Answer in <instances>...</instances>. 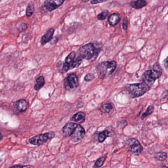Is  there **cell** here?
<instances>
[{
  "label": "cell",
  "instance_id": "obj_1",
  "mask_svg": "<svg viewBox=\"0 0 168 168\" xmlns=\"http://www.w3.org/2000/svg\"><path fill=\"white\" fill-rule=\"evenodd\" d=\"M102 48V43L99 42L88 43L81 47L79 55L81 58L92 62L97 58Z\"/></svg>",
  "mask_w": 168,
  "mask_h": 168
},
{
  "label": "cell",
  "instance_id": "obj_2",
  "mask_svg": "<svg viewBox=\"0 0 168 168\" xmlns=\"http://www.w3.org/2000/svg\"><path fill=\"white\" fill-rule=\"evenodd\" d=\"M162 70L160 65L156 63L153 66L152 70H148L143 74L142 79L143 82L151 87L157 79L161 76Z\"/></svg>",
  "mask_w": 168,
  "mask_h": 168
},
{
  "label": "cell",
  "instance_id": "obj_3",
  "mask_svg": "<svg viewBox=\"0 0 168 168\" xmlns=\"http://www.w3.org/2000/svg\"><path fill=\"white\" fill-rule=\"evenodd\" d=\"M82 62V58L78 56L75 52L73 51L67 56L62 68V72L66 73L68 70L79 67Z\"/></svg>",
  "mask_w": 168,
  "mask_h": 168
},
{
  "label": "cell",
  "instance_id": "obj_4",
  "mask_svg": "<svg viewBox=\"0 0 168 168\" xmlns=\"http://www.w3.org/2000/svg\"><path fill=\"white\" fill-rule=\"evenodd\" d=\"M150 89V86L145 82L129 85L128 86V92L132 98H137L144 95Z\"/></svg>",
  "mask_w": 168,
  "mask_h": 168
},
{
  "label": "cell",
  "instance_id": "obj_5",
  "mask_svg": "<svg viewBox=\"0 0 168 168\" xmlns=\"http://www.w3.org/2000/svg\"><path fill=\"white\" fill-rule=\"evenodd\" d=\"M116 68V61H104L97 66V72L100 78H106L114 72Z\"/></svg>",
  "mask_w": 168,
  "mask_h": 168
},
{
  "label": "cell",
  "instance_id": "obj_6",
  "mask_svg": "<svg viewBox=\"0 0 168 168\" xmlns=\"http://www.w3.org/2000/svg\"><path fill=\"white\" fill-rule=\"evenodd\" d=\"M55 135V133L53 132L41 134L30 138L29 140V143L35 146H40L47 143L49 139L53 138Z\"/></svg>",
  "mask_w": 168,
  "mask_h": 168
},
{
  "label": "cell",
  "instance_id": "obj_7",
  "mask_svg": "<svg viewBox=\"0 0 168 168\" xmlns=\"http://www.w3.org/2000/svg\"><path fill=\"white\" fill-rule=\"evenodd\" d=\"M64 85L65 88L68 90L76 89L79 85V79L76 74L72 73L68 75L65 79Z\"/></svg>",
  "mask_w": 168,
  "mask_h": 168
},
{
  "label": "cell",
  "instance_id": "obj_8",
  "mask_svg": "<svg viewBox=\"0 0 168 168\" xmlns=\"http://www.w3.org/2000/svg\"><path fill=\"white\" fill-rule=\"evenodd\" d=\"M126 144L129 151L134 155H139L143 150V148L140 143L135 138H131L128 139Z\"/></svg>",
  "mask_w": 168,
  "mask_h": 168
},
{
  "label": "cell",
  "instance_id": "obj_9",
  "mask_svg": "<svg viewBox=\"0 0 168 168\" xmlns=\"http://www.w3.org/2000/svg\"><path fill=\"white\" fill-rule=\"evenodd\" d=\"M85 135V131L84 127L79 124L76 123L75 126L74 127L72 130L70 137L73 142L76 143L83 139Z\"/></svg>",
  "mask_w": 168,
  "mask_h": 168
},
{
  "label": "cell",
  "instance_id": "obj_10",
  "mask_svg": "<svg viewBox=\"0 0 168 168\" xmlns=\"http://www.w3.org/2000/svg\"><path fill=\"white\" fill-rule=\"evenodd\" d=\"M65 0H45L44 7L49 11H52L61 6Z\"/></svg>",
  "mask_w": 168,
  "mask_h": 168
},
{
  "label": "cell",
  "instance_id": "obj_11",
  "mask_svg": "<svg viewBox=\"0 0 168 168\" xmlns=\"http://www.w3.org/2000/svg\"><path fill=\"white\" fill-rule=\"evenodd\" d=\"M29 107L28 102L26 100L20 99L17 101L14 104V107L20 112H24L27 110Z\"/></svg>",
  "mask_w": 168,
  "mask_h": 168
},
{
  "label": "cell",
  "instance_id": "obj_12",
  "mask_svg": "<svg viewBox=\"0 0 168 168\" xmlns=\"http://www.w3.org/2000/svg\"><path fill=\"white\" fill-rule=\"evenodd\" d=\"M54 33V29L53 28H50L47 31V32L42 37L41 39V43L42 45H45L46 43L50 42L52 38Z\"/></svg>",
  "mask_w": 168,
  "mask_h": 168
},
{
  "label": "cell",
  "instance_id": "obj_13",
  "mask_svg": "<svg viewBox=\"0 0 168 168\" xmlns=\"http://www.w3.org/2000/svg\"><path fill=\"white\" fill-rule=\"evenodd\" d=\"M120 20V17L117 13H112L108 18V22L110 25L115 26L117 25Z\"/></svg>",
  "mask_w": 168,
  "mask_h": 168
},
{
  "label": "cell",
  "instance_id": "obj_14",
  "mask_svg": "<svg viewBox=\"0 0 168 168\" xmlns=\"http://www.w3.org/2000/svg\"><path fill=\"white\" fill-rule=\"evenodd\" d=\"M113 132H111L110 130H106L100 133L98 135V139L100 143H102L105 141L107 137L113 135Z\"/></svg>",
  "mask_w": 168,
  "mask_h": 168
},
{
  "label": "cell",
  "instance_id": "obj_15",
  "mask_svg": "<svg viewBox=\"0 0 168 168\" xmlns=\"http://www.w3.org/2000/svg\"><path fill=\"white\" fill-rule=\"evenodd\" d=\"M86 119V115L82 112H79L75 113L72 116V120L79 123H84Z\"/></svg>",
  "mask_w": 168,
  "mask_h": 168
},
{
  "label": "cell",
  "instance_id": "obj_16",
  "mask_svg": "<svg viewBox=\"0 0 168 168\" xmlns=\"http://www.w3.org/2000/svg\"><path fill=\"white\" fill-rule=\"evenodd\" d=\"M148 2L146 0H137L136 1L131 2L130 6L135 9H140L147 6Z\"/></svg>",
  "mask_w": 168,
  "mask_h": 168
},
{
  "label": "cell",
  "instance_id": "obj_17",
  "mask_svg": "<svg viewBox=\"0 0 168 168\" xmlns=\"http://www.w3.org/2000/svg\"><path fill=\"white\" fill-rule=\"evenodd\" d=\"M36 84L34 86L35 90L39 91L43 88L45 84V79L43 76H40L36 80Z\"/></svg>",
  "mask_w": 168,
  "mask_h": 168
},
{
  "label": "cell",
  "instance_id": "obj_18",
  "mask_svg": "<svg viewBox=\"0 0 168 168\" xmlns=\"http://www.w3.org/2000/svg\"><path fill=\"white\" fill-rule=\"evenodd\" d=\"M155 158L159 161H165L167 159V154L164 152H159L155 154Z\"/></svg>",
  "mask_w": 168,
  "mask_h": 168
},
{
  "label": "cell",
  "instance_id": "obj_19",
  "mask_svg": "<svg viewBox=\"0 0 168 168\" xmlns=\"http://www.w3.org/2000/svg\"><path fill=\"white\" fill-rule=\"evenodd\" d=\"M113 107L112 105L110 103L104 104L101 107V111L104 113H108L112 110Z\"/></svg>",
  "mask_w": 168,
  "mask_h": 168
},
{
  "label": "cell",
  "instance_id": "obj_20",
  "mask_svg": "<svg viewBox=\"0 0 168 168\" xmlns=\"http://www.w3.org/2000/svg\"><path fill=\"white\" fill-rule=\"evenodd\" d=\"M154 109V107L153 106H150L148 107L146 111L142 115V119H144V118L148 117V116H149V115H152V113L153 112Z\"/></svg>",
  "mask_w": 168,
  "mask_h": 168
},
{
  "label": "cell",
  "instance_id": "obj_21",
  "mask_svg": "<svg viewBox=\"0 0 168 168\" xmlns=\"http://www.w3.org/2000/svg\"><path fill=\"white\" fill-rule=\"evenodd\" d=\"M34 11V7L32 4H29L27 7L26 16L27 17H31Z\"/></svg>",
  "mask_w": 168,
  "mask_h": 168
},
{
  "label": "cell",
  "instance_id": "obj_22",
  "mask_svg": "<svg viewBox=\"0 0 168 168\" xmlns=\"http://www.w3.org/2000/svg\"><path fill=\"white\" fill-rule=\"evenodd\" d=\"M109 11L106 10V11H102L101 13H99V15L97 16V17L100 20H104L106 19L107 15H109Z\"/></svg>",
  "mask_w": 168,
  "mask_h": 168
},
{
  "label": "cell",
  "instance_id": "obj_23",
  "mask_svg": "<svg viewBox=\"0 0 168 168\" xmlns=\"http://www.w3.org/2000/svg\"><path fill=\"white\" fill-rule=\"evenodd\" d=\"M105 160H106V157H105L100 158L96 161L95 166V167H98V168L101 167L104 165Z\"/></svg>",
  "mask_w": 168,
  "mask_h": 168
},
{
  "label": "cell",
  "instance_id": "obj_24",
  "mask_svg": "<svg viewBox=\"0 0 168 168\" xmlns=\"http://www.w3.org/2000/svg\"><path fill=\"white\" fill-rule=\"evenodd\" d=\"M95 75L92 73H89L86 75L84 77V80L86 81H90L93 80L94 79Z\"/></svg>",
  "mask_w": 168,
  "mask_h": 168
},
{
  "label": "cell",
  "instance_id": "obj_25",
  "mask_svg": "<svg viewBox=\"0 0 168 168\" xmlns=\"http://www.w3.org/2000/svg\"><path fill=\"white\" fill-rule=\"evenodd\" d=\"M107 0H91V3L92 4H100V3H102V2H105L107 1Z\"/></svg>",
  "mask_w": 168,
  "mask_h": 168
},
{
  "label": "cell",
  "instance_id": "obj_26",
  "mask_svg": "<svg viewBox=\"0 0 168 168\" xmlns=\"http://www.w3.org/2000/svg\"><path fill=\"white\" fill-rule=\"evenodd\" d=\"M128 21L126 20H124V21L123 22V24H122V26H123V29L124 30H126L128 28Z\"/></svg>",
  "mask_w": 168,
  "mask_h": 168
},
{
  "label": "cell",
  "instance_id": "obj_27",
  "mask_svg": "<svg viewBox=\"0 0 168 168\" xmlns=\"http://www.w3.org/2000/svg\"><path fill=\"white\" fill-rule=\"evenodd\" d=\"M27 28V25L25 23H22L20 26V29L22 31H24V30H26Z\"/></svg>",
  "mask_w": 168,
  "mask_h": 168
},
{
  "label": "cell",
  "instance_id": "obj_28",
  "mask_svg": "<svg viewBox=\"0 0 168 168\" xmlns=\"http://www.w3.org/2000/svg\"><path fill=\"white\" fill-rule=\"evenodd\" d=\"M11 167L13 168H20V167H33L32 166H22V165H14V166H12Z\"/></svg>",
  "mask_w": 168,
  "mask_h": 168
},
{
  "label": "cell",
  "instance_id": "obj_29",
  "mask_svg": "<svg viewBox=\"0 0 168 168\" xmlns=\"http://www.w3.org/2000/svg\"><path fill=\"white\" fill-rule=\"evenodd\" d=\"M164 66L166 68V70L168 69V58H166V59L164 61Z\"/></svg>",
  "mask_w": 168,
  "mask_h": 168
},
{
  "label": "cell",
  "instance_id": "obj_30",
  "mask_svg": "<svg viewBox=\"0 0 168 168\" xmlns=\"http://www.w3.org/2000/svg\"><path fill=\"white\" fill-rule=\"evenodd\" d=\"M2 138V136L1 134L0 133V141H1Z\"/></svg>",
  "mask_w": 168,
  "mask_h": 168
},
{
  "label": "cell",
  "instance_id": "obj_31",
  "mask_svg": "<svg viewBox=\"0 0 168 168\" xmlns=\"http://www.w3.org/2000/svg\"><path fill=\"white\" fill-rule=\"evenodd\" d=\"M89 0H82V1L83 2H87L89 1Z\"/></svg>",
  "mask_w": 168,
  "mask_h": 168
}]
</instances>
